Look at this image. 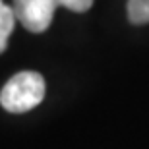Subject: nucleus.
Here are the masks:
<instances>
[{
	"label": "nucleus",
	"mask_w": 149,
	"mask_h": 149,
	"mask_svg": "<svg viewBox=\"0 0 149 149\" xmlns=\"http://www.w3.org/2000/svg\"><path fill=\"white\" fill-rule=\"evenodd\" d=\"M45 97V79L37 72H19L8 79L0 91V105L8 112L22 114L37 105Z\"/></svg>",
	"instance_id": "1"
},
{
	"label": "nucleus",
	"mask_w": 149,
	"mask_h": 149,
	"mask_svg": "<svg viewBox=\"0 0 149 149\" xmlns=\"http://www.w3.org/2000/svg\"><path fill=\"white\" fill-rule=\"evenodd\" d=\"M16 19L31 33H43L52 23L56 0H14Z\"/></svg>",
	"instance_id": "2"
},
{
	"label": "nucleus",
	"mask_w": 149,
	"mask_h": 149,
	"mask_svg": "<svg viewBox=\"0 0 149 149\" xmlns=\"http://www.w3.org/2000/svg\"><path fill=\"white\" fill-rule=\"evenodd\" d=\"M16 14H14V8L6 6L2 0H0V52H4L6 47H8V37L14 31V25H16Z\"/></svg>",
	"instance_id": "3"
},
{
	"label": "nucleus",
	"mask_w": 149,
	"mask_h": 149,
	"mask_svg": "<svg viewBox=\"0 0 149 149\" xmlns=\"http://www.w3.org/2000/svg\"><path fill=\"white\" fill-rule=\"evenodd\" d=\"M128 17L134 25L149 23V0H128Z\"/></svg>",
	"instance_id": "4"
},
{
	"label": "nucleus",
	"mask_w": 149,
	"mask_h": 149,
	"mask_svg": "<svg viewBox=\"0 0 149 149\" xmlns=\"http://www.w3.org/2000/svg\"><path fill=\"white\" fill-rule=\"evenodd\" d=\"M56 6L68 8L72 12H87L93 6V0H56Z\"/></svg>",
	"instance_id": "5"
}]
</instances>
